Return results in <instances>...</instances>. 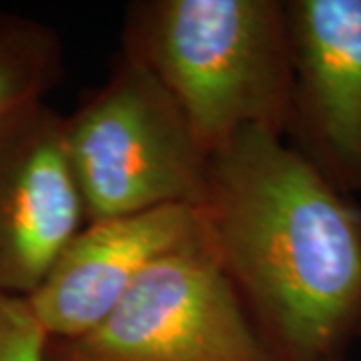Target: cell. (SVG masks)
Returning <instances> with one entry per match:
<instances>
[{
  "label": "cell",
  "mask_w": 361,
  "mask_h": 361,
  "mask_svg": "<svg viewBox=\"0 0 361 361\" xmlns=\"http://www.w3.org/2000/svg\"><path fill=\"white\" fill-rule=\"evenodd\" d=\"M85 223L63 115L40 103L0 121V293L32 295Z\"/></svg>",
  "instance_id": "obj_6"
},
{
  "label": "cell",
  "mask_w": 361,
  "mask_h": 361,
  "mask_svg": "<svg viewBox=\"0 0 361 361\" xmlns=\"http://www.w3.org/2000/svg\"><path fill=\"white\" fill-rule=\"evenodd\" d=\"M121 52L159 78L209 157L245 129L285 137V0H137L125 13Z\"/></svg>",
  "instance_id": "obj_2"
},
{
  "label": "cell",
  "mask_w": 361,
  "mask_h": 361,
  "mask_svg": "<svg viewBox=\"0 0 361 361\" xmlns=\"http://www.w3.org/2000/svg\"><path fill=\"white\" fill-rule=\"evenodd\" d=\"M291 109L285 141L336 185L361 193V0H285Z\"/></svg>",
  "instance_id": "obj_5"
},
{
  "label": "cell",
  "mask_w": 361,
  "mask_h": 361,
  "mask_svg": "<svg viewBox=\"0 0 361 361\" xmlns=\"http://www.w3.org/2000/svg\"><path fill=\"white\" fill-rule=\"evenodd\" d=\"M49 341L28 299L0 293V361H47Z\"/></svg>",
  "instance_id": "obj_9"
},
{
  "label": "cell",
  "mask_w": 361,
  "mask_h": 361,
  "mask_svg": "<svg viewBox=\"0 0 361 361\" xmlns=\"http://www.w3.org/2000/svg\"><path fill=\"white\" fill-rule=\"evenodd\" d=\"M203 235L199 209L167 205L85 223L28 299L52 341L90 334L127 297L141 275Z\"/></svg>",
  "instance_id": "obj_7"
},
{
  "label": "cell",
  "mask_w": 361,
  "mask_h": 361,
  "mask_svg": "<svg viewBox=\"0 0 361 361\" xmlns=\"http://www.w3.org/2000/svg\"><path fill=\"white\" fill-rule=\"evenodd\" d=\"M341 361H343V360H341Z\"/></svg>",
  "instance_id": "obj_11"
},
{
  "label": "cell",
  "mask_w": 361,
  "mask_h": 361,
  "mask_svg": "<svg viewBox=\"0 0 361 361\" xmlns=\"http://www.w3.org/2000/svg\"><path fill=\"white\" fill-rule=\"evenodd\" d=\"M68 361H275L203 235L159 259Z\"/></svg>",
  "instance_id": "obj_4"
},
{
  "label": "cell",
  "mask_w": 361,
  "mask_h": 361,
  "mask_svg": "<svg viewBox=\"0 0 361 361\" xmlns=\"http://www.w3.org/2000/svg\"><path fill=\"white\" fill-rule=\"evenodd\" d=\"M199 215L275 361H341L361 337V207L285 137L245 129L209 159Z\"/></svg>",
  "instance_id": "obj_1"
},
{
  "label": "cell",
  "mask_w": 361,
  "mask_h": 361,
  "mask_svg": "<svg viewBox=\"0 0 361 361\" xmlns=\"http://www.w3.org/2000/svg\"><path fill=\"white\" fill-rule=\"evenodd\" d=\"M47 361H68V360H66L65 355H63V353H61V351H59V349L54 348L51 341H49V349H47Z\"/></svg>",
  "instance_id": "obj_10"
},
{
  "label": "cell",
  "mask_w": 361,
  "mask_h": 361,
  "mask_svg": "<svg viewBox=\"0 0 361 361\" xmlns=\"http://www.w3.org/2000/svg\"><path fill=\"white\" fill-rule=\"evenodd\" d=\"M63 141L87 223L205 197L211 157L159 78L125 52L63 115Z\"/></svg>",
  "instance_id": "obj_3"
},
{
  "label": "cell",
  "mask_w": 361,
  "mask_h": 361,
  "mask_svg": "<svg viewBox=\"0 0 361 361\" xmlns=\"http://www.w3.org/2000/svg\"><path fill=\"white\" fill-rule=\"evenodd\" d=\"M65 78L63 40L52 26L0 13V121L47 97Z\"/></svg>",
  "instance_id": "obj_8"
}]
</instances>
